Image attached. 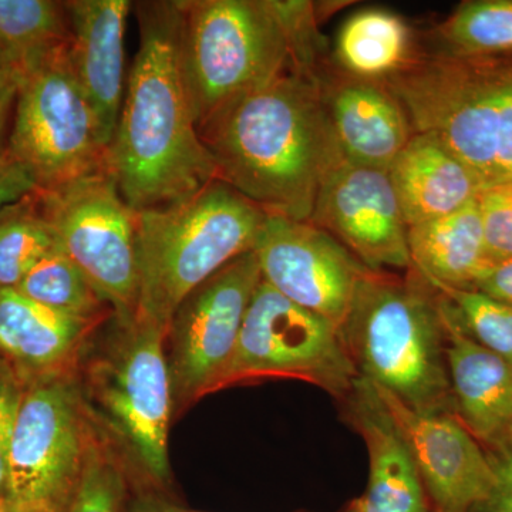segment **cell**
Instances as JSON below:
<instances>
[{
    "label": "cell",
    "instance_id": "d6986e66",
    "mask_svg": "<svg viewBox=\"0 0 512 512\" xmlns=\"http://www.w3.org/2000/svg\"><path fill=\"white\" fill-rule=\"evenodd\" d=\"M320 84L343 156L389 171L414 134L402 103L379 80L342 74Z\"/></svg>",
    "mask_w": 512,
    "mask_h": 512
},
{
    "label": "cell",
    "instance_id": "e575fe53",
    "mask_svg": "<svg viewBox=\"0 0 512 512\" xmlns=\"http://www.w3.org/2000/svg\"><path fill=\"white\" fill-rule=\"evenodd\" d=\"M36 190V185L28 173L19 165L9 163L0 171V211L6 205L19 201L20 198Z\"/></svg>",
    "mask_w": 512,
    "mask_h": 512
},
{
    "label": "cell",
    "instance_id": "2e32d148",
    "mask_svg": "<svg viewBox=\"0 0 512 512\" xmlns=\"http://www.w3.org/2000/svg\"><path fill=\"white\" fill-rule=\"evenodd\" d=\"M66 57L74 79L99 119L107 144L113 140L126 94V28L130 0H70Z\"/></svg>",
    "mask_w": 512,
    "mask_h": 512
},
{
    "label": "cell",
    "instance_id": "d4e9b609",
    "mask_svg": "<svg viewBox=\"0 0 512 512\" xmlns=\"http://www.w3.org/2000/svg\"><path fill=\"white\" fill-rule=\"evenodd\" d=\"M16 291L70 318L103 323L113 311L72 259L57 247L16 286Z\"/></svg>",
    "mask_w": 512,
    "mask_h": 512
},
{
    "label": "cell",
    "instance_id": "f546056e",
    "mask_svg": "<svg viewBox=\"0 0 512 512\" xmlns=\"http://www.w3.org/2000/svg\"><path fill=\"white\" fill-rule=\"evenodd\" d=\"M478 202L488 258H512V183L485 188L478 195Z\"/></svg>",
    "mask_w": 512,
    "mask_h": 512
},
{
    "label": "cell",
    "instance_id": "8d00e7d4",
    "mask_svg": "<svg viewBox=\"0 0 512 512\" xmlns=\"http://www.w3.org/2000/svg\"><path fill=\"white\" fill-rule=\"evenodd\" d=\"M342 512H352V511H350L349 508L346 507L345 510H343Z\"/></svg>",
    "mask_w": 512,
    "mask_h": 512
},
{
    "label": "cell",
    "instance_id": "603a6c76",
    "mask_svg": "<svg viewBox=\"0 0 512 512\" xmlns=\"http://www.w3.org/2000/svg\"><path fill=\"white\" fill-rule=\"evenodd\" d=\"M69 40L66 5L55 0H0V69L22 82Z\"/></svg>",
    "mask_w": 512,
    "mask_h": 512
},
{
    "label": "cell",
    "instance_id": "ac0fdd59",
    "mask_svg": "<svg viewBox=\"0 0 512 512\" xmlns=\"http://www.w3.org/2000/svg\"><path fill=\"white\" fill-rule=\"evenodd\" d=\"M454 416L490 450L512 437V366L476 342L437 293Z\"/></svg>",
    "mask_w": 512,
    "mask_h": 512
},
{
    "label": "cell",
    "instance_id": "3957f363",
    "mask_svg": "<svg viewBox=\"0 0 512 512\" xmlns=\"http://www.w3.org/2000/svg\"><path fill=\"white\" fill-rule=\"evenodd\" d=\"M181 66L197 130L242 94L316 62L309 2L180 0Z\"/></svg>",
    "mask_w": 512,
    "mask_h": 512
},
{
    "label": "cell",
    "instance_id": "d590c367",
    "mask_svg": "<svg viewBox=\"0 0 512 512\" xmlns=\"http://www.w3.org/2000/svg\"><path fill=\"white\" fill-rule=\"evenodd\" d=\"M124 512H201L187 510V508L178 507L173 503L163 500V498L154 497V495H140L134 498L126 511Z\"/></svg>",
    "mask_w": 512,
    "mask_h": 512
},
{
    "label": "cell",
    "instance_id": "836d02e7",
    "mask_svg": "<svg viewBox=\"0 0 512 512\" xmlns=\"http://www.w3.org/2000/svg\"><path fill=\"white\" fill-rule=\"evenodd\" d=\"M19 84V80L15 76L0 69V171L9 163V121L13 117V110H15Z\"/></svg>",
    "mask_w": 512,
    "mask_h": 512
},
{
    "label": "cell",
    "instance_id": "1f68e13d",
    "mask_svg": "<svg viewBox=\"0 0 512 512\" xmlns=\"http://www.w3.org/2000/svg\"><path fill=\"white\" fill-rule=\"evenodd\" d=\"M495 485L490 497L473 512H512V437L487 451Z\"/></svg>",
    "mask_w": 512,
    "mask_h": 512
},
{
    "label": "cell",
    "instance_id": "484cf974",
    "mask_svg": "<svg viewBox=\"0 0 512 512\" xmlns=\"http://www.w3.org/2000/svg\"><path fill=\"white\" fill-rule=\"evenodd\" d=\"M57 247L36 190L6 205L0 211V286L16 288Z\"/></svg>",
    "mask_w": 512,
    "mask_h": 512
},
{
    "label": "cell",
    "instance_id": "7402d4cb",
    "mask_svg": "<svg viewBox=\"0 0 512 512\" xmlns=\"http://www.w3.org/2000/svg\"><path fill=\"white\" fill-rule=\"evenodd\" d=\"M407 244L413 268L431 284L473 288L491 262L478 197L451 214L407 228Z\"/></svg>",
    "mask_w": 512,
    "mask_h": 512
},
{
    "label": "cell",
    "instance_id": "6da1fadb",
    "mask_svg": "<svg viewBox=\"0 0 512 512\" xmlns=\"http://www.w3.org/2000/svg\"><path fill=\"white\" fill-rule=\"evenodd\" d=\"M217 180L266 215L309 221L323 181L345 158L318 72H288L242 94L198 128Z\"/></svg>",
    "mask_w": 512,
    "mask_h": 512
},
{
    "label": "cell",
    "instance_id": "7c38bea8",
    "mask_svg": "<svg viewBox=\"0 0 512 512\" xmlns=\"http://www.w3.org/2000/svg\"><path fill=\"white\" fill-rule=\"evenodd\" d=\"M262 275L254 251L195 288L175 311L167 332L174 404L212 393L225 369Z\"/></svg>",
    "mask_w": 512,
    "mask_h": 512
},
{
    "label": "cell",
    "instance_id": "e0dca14e",
    "mask_svg": "<svg viewBox=\"0 0 512 512\" xmlns=\"http://www.w3.org/2000/svg\"><path fill=\"white\" fill-rule=\"evenodd\" d=\"M343 414L365 440L369 481L348 505L352 512H433L409 446L372 383L357 377L340 400Z\"/></svg>",
    "mask_w": 512,
    "mask_h": 512
},
{
    "label": "cell",
    "instance_id": "ba28073f",
    "mask_svg": "<svg viewBox=\"0 0 512 512\" xmlns=\"http://www.w3.org/2000/svg\"><path fill=\"white\" fill-rule=\"evenodd\" d=\"M109 144L67 63L66 47L19 84L8 160L50 191L107 167Z\"/></svg>",
    "mask_w": 512,
    "mask_h": 512
},
{
    "label": "cell",
    "instance_id": "9a60e30c",
    "mask_svg": "<svg viewBox=\"0 0 512 512\" xmlns=\"http://www.w3.org/2000/svg\"><path fill=\"white\" fill-rule=\"evenodd\" d=\"M414 458L433 512H473L495 485L493 463L454 414L416 412L375 386Z\"/></svg>",
    "mask_w": 512,
    "mask_h": 512
},
{
    "label": "cell",
    "instance_id": "f1b7e54d",
    "mask_svg": "<svg viewBox=\"0 0 512 512\" xmlns=\"http://www.w3.org/2000/svg\"><path fill=\"white\" fill-rule=\"evenodd\" d=\"M126 478L111 451L94 439L66 512H123Z\"/></svg>",
    "mask_w": 512,
    "mask_h": 512
},
{
    "label": "cell",
    "instance_id": "7a4b0ae2",
    "mask_svg": "<svg viewBox=\"0 0 512 512\" xmlns=\"http://www.w3.org/2000/svg\"><path fill=\"white\" fill-rule=\"evenodd\" d=\"M140 46L107 167L136 212L175 204L217 180L202 143L181 66L183 10L175 2H136Z\"/></svg>",
    "mask_w": 512,
    "mask_h": 512
},
{
    "label": "cell",
    "instance_id": "d6a6232c",
    "mask_svg": "<svg viewBox=\"0 0 512 512\" xmlns=\"http://www.w3.org/2000/svg\"><path fill=\"white\" fill-rule=\"evenodd\" d=\"M473 289L512 305V258L491 261L474 282Z\"/></svg>",
    "mask_w": 512,
    "mask_h": 512
},
{
    "label": "cell",
    "instance_id": "ffe728a7",
    "mask_svg": "<svg viewBox=\"0 0 512 512\" xmlns=\"http://www.w3.org/2000/svg\"><path fill=\"white\" fill-rule=\"evenodd\" d=\"M101 323L70 318L0 286V352L39 380L69 376Z\"/></svg>",
    "mask_w": 512,
    "mask_h": 512
},
{
    "label": "cell",
    "instance_id": "4fadbf2b",
    "mask_svg": "<svg viewBox=\"0 0 512 512\" xmlns=\"http://www.w3.org/2000/svg\"><path fill=\"white\" fill-rule=\"evenodd\" d=\"M252 251L262 281L340 332L369 271L348 248L312 222L266 215Z\"/></svg>",
    "mask_w": 512,
    "mask_h": 512
},
{
    "label": "cell",
    "instance_id": "30bf717a",
    "mask_svg": "<svg viewBox=\"0 0 512 512\" xmlns=\"http://www.w3.org/2000/svg\"><path fill=\"white\" fill-rule=\"evenodd\" d=\"M268 377L302 380L340 402L359 375L332 323L261 281L249 303L234 353L212 392Z\"/></svg>",
    "mask_w": 512,
    "mask_h": 512
},
{
    "label": "cell",
    "instance_id": "52a82bcc",
    "mask_svg": "<svg viewBox=\"0 0 512 512\" xmlns=\"http://www.w3.org/2000/svg\"><path fill=\"white\" fill-rule=\"evenodd\" d=\"M116 325L110 349L89 367V396L141 473L164 484L170 478L168 431L174 407L167 332L137 318L116 320Z\"/></svg>",
    "mask_w": 512,
    "mask_h": 512
},
{
    "label": "cell",
    "instance_id": "5bb4252c",
    "mask_svg": "<svg viewBox=\"0 0 512 512\" xmlns=\"http://www.w3.org/2000/svg\"><path fill=\"white\" fill-rule=\"evenodd\" d=\"M309 222L372 271L412 268L407 224L387 171L343 158L323 181Z\"/></svg>",
    "mask_w": 512,
    "mask_h": 512
},
{
    "label": "cell",
    "instance_id": "9c48e42d",
    "mask_svg": "<svg viewBox=\"0 0 512 512\" xmlns=\"http://www.w3.org/2000/svg\"><path fill=\"white\" fill-rule=\"evenodd\" d=\"M36 194L57 244L82 269L113 318L133 320L138 299V212L124 200L109 168Z\"/></svg>",
    "mask_w": 512,
    "mask_h": 512
},
{
    "label": "cell",
    "instance_id": "44dd1931",
    "mask_svg": "<svg viewBox=\"0 0 512 512\" xmlns=\"http://www.w3.org/2000/svg\"><path fill=\"white\" fill-rule=\"evenodd\" d=\"M387 173L407 228L460 210L483 191L466 165L427 133H414Z\"/></svg>",
    "mask_w": 512,
    "mask_h": 512
},
{
    "label": "cell",
    "instance_id": "4dcf8cb0",
    "mask_svg": "<svg viewBox=\"0 0 512 512\" xmlns=\"http://www.w3.org/2000/svg\"><path fill=\"white\" fill-rule=\"evenodd\" d=\"M23 393L16 377L0 367V512H10L9 450Z\"/></svg>",
    "mask_w": 512,
    "mask_h": 512
},
{
    "label": "cell",
    "instance_id": "8992f818",
    "mask_svg": "<svg viewBox=\"0 0 512 512\" xmlns=\"http://www.w3.org/2000/svg\"><path fill=\"white\" fill-rule=\"evenodd\" d=\"M265 218L261 208L218 180L183 201L138 212L134 318L168 332L195 288L254 249Z\"/></svg>",
    "mask_w": 512,
    "mask_h": 512
},
{
    "label": "cell",
    "instance_id": "8fae6325",
    "mask_svg": "<svg viewBox=\"0 0 512 512\" xmlns=\"http://www.w3.org/2000/svg\"><path fill=\"white\" fill-rule=\"evenodd\" d=\"M94 437L69 376L37 380L23 393L9 450V511L66 512Z\"/></svg>",
    "mask_w": 512,
    "mask_h": 512
},
{
    "label": "cell",
    "instance_id": "5b68a950",
    "mask_svg": "<svg viewBox=\"0 0 512 512\" xmlns=\"http://www.w3.org/2000/svg\"><path fill=\"white\" fill-rule=\"evenodd\" d=\"M407 272L369 269L340 336L359 377L416 412L454 414L437 292Z\"/></svg>",
    "mask_w": 512,
    "mask_h": 512
},
{
    "label": "cell",
    "instance_id": "277c9868",
    "mask_svg": "<svg viewBox=\"0 0 512 512\" xmlns=\"http://www.w3.org/2000/svg\"><path fill=\"white\" fill-rule=\"evenodd\" d=\"M414 133L431 134L481 190L512 183V55H416L382 80Z\"/></svg>",
    "mask_w": 512,
    "mask_h": 512
},
{
    "label": "cell",
    "instance_id": "4316f807",
    "mask_svg": "<svg viewBox=\"0 0 512 512\" xmlns=\"http://www.w3.org/2000/svg\"><path fill=\"white\" fill-rule=\"evenodd\" d=\"M443 52L512 55V0H474L458 6L439 28Z\"/></svg>",
    "mask_w": 512,
    "mask_h": 512
},
{
    "label": "cell",
    "instance_id": "83f0119b",
    "mask_svg": "<svg viewBox=\"0 0 512 512\" xmlns=\"http://www.w3.org/2000/svg\"><path fill=\"white\" fill-rule=\"evenodd\" d=\"M427 284L450 302L471 338L512 366V305L473 288Z\"/></svg>",
    "mask_w": 512,
    "mask_h": 512
},
{
    "label": "cell",
    "instance_id": "cb8c5ba5",
    "mask_svg": "<svg viewBox=\"0 0 512 512\" xmlns=\"http://www.w3.org/2000/svg\"><path fill=\"white\" fill-rule=\"evenodd\" d=\"M410 28L389 10L365 9L346 20L336 40V57L349 76L382 80L412 59Z\"/></svg>",
    "mask_w": 512,
    "mask_h": 512
}]
</instances>
